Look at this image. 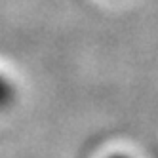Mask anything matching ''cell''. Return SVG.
<instances>
[{"label": "cell", "mask_w": 158, "mask_h": 158, "mask_svg": "<svg viewBox=\"0 0 158 158\" xmlns=\"http://www.w3.org/2000/svg\"><path fill=\"white\" fill-rule=\"evenodd\" d=\"M15 101V88L4 74H0V110H6Z\"/></svg>", "instance_id": "obj_1"}, {"label": "cell", "mask_w": 158, "mask_h": 158, "mask_svg": "<svg viewBox=\"0 0 158 158\" xmlns=\"http://www.w3.org/2000/svg\"><path fill=\"white\" fill-rule=\"evenodd\" d=\"M109 158H128V156H124V154H114V156H109Z\"/></svg>", "instance_id": "obj_2"}]
</instances>
